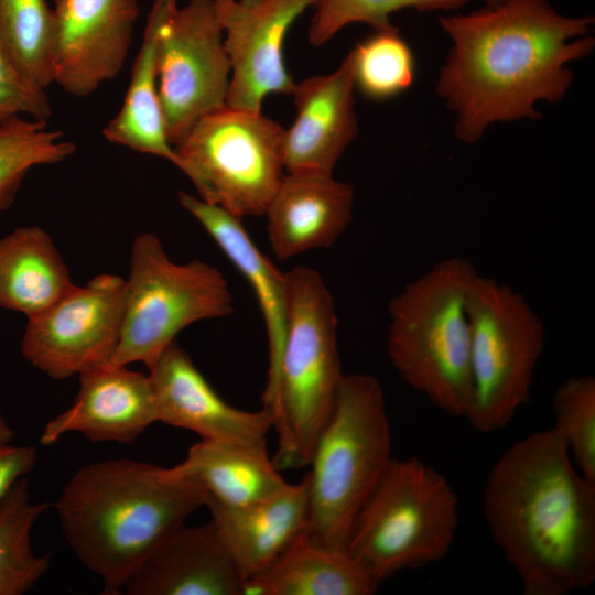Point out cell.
Here are the masks:
<instances>
[{"instance_id":"4316f807","label":"cell","mask_w":595,"mask_h":595,"mask_svg":"<svg viewBox=\"0 0 595 595\" xmlns=\"http://www.w3.org/2000/svg\"><path fill=\"white\" fill-rule=\"evenodd\" d=\"M53 8L46 0H0V43L32 85L53 83Z\"/></svg>"},{"instance_id":"d590c367","label":"cell","mask_w":595,"mask_h":595,"mask_svg":"<svg viewBox=\"0 0 595 595\" xmlns=\"http://www.w3.org/2000/svg\"><path fill=\"white\" fill-rule=\"evenodd\" d=\"M240 1H241L242 3H245V4H251V3H255V2H257V1H259V0H240Z\"/></svg>"},{"instance_id":"5bb4252c","label":"cell","mask_w":595,"mask_h":595,"mask_svg":"<svg viewBox=\"0 0 595 595\" xmlns=\"http://www.w3.org/2000/svg\"><path fill=\"white\" fill-rule=\"evenodd\" d=\"M138 15L136 0H54L53 83L86 97L116 78Z\"/></svg>"},{"instance_id":"e0dca14e","label":"cell","mask_w":595,"mask_h":595,"mask_svg":"<svg viewBox=\"0 0 595 595\" xmlns=\"http://www.w3.org/2000/svg\"><path fill=\"white\" fill-rule=\"evenodd\" d=\"M353 50L328 75L311 76L292 91L296 110L285 130V172L333 173L358 133Z\"/></svg>"},{"instance_id":"3957f363","label":"cell","mask_w":595,"mask_h":595,"mask_svg":"<svg viewBox=\"0 0 595 595\" xmlns=\"http://www.w3.org/2000/svg\"><path fill=\"white\" fill-rule=\"evenodd\" d=\"M193 480L131 458L87 464L56 504L61 530L79 562L118 595L151 550L205 506Z\"/></svg>"},{"instance_id":"836d02e7","label":"cell","mask_w":595,"mask_h":595,"mask_svg":"<svg viewBox=\"0 0 595 595\" xmlns=\"http://www.w3.org/2000/svg\"><path fill=\"white\" fill-rule=\"evenodd\" d=\"M13 434L12 428L0 412V444L10 443Z\"/></svg>"},{"instance_id":"d6a6232c","label":"cell","mask_w":595,"mask_h":595,"mask_svg":"<svg viewBox=\"0 0 595 595\" xmlns=\"http://www.w3.org/2000/svg\"><path fill=\"white\" fill-rule=\"evenodd\" d=\"M37 463L34 446L0 444V500L9 488L20 478L30 474Z\"/></svg>"},{"instance_id":"7402d4cb","label":"cell","mask_w":595,"mask_h":595,"mask_svg":"<svg viewBox=\"0 0 595 595\" xmlns=\"http://www.w3.org/2000/svg\"><path fill=\"white\" fill-rule=\"evenodd\" d=\"M175 6L176 0H154L123 104L102 134L109 142L166 159L178 167V156L167 139L158 85L161 31Z\"/></svg>"},{"instance_id":"277c9868","label":"cell","mask_w":595,"mask_h":595,"mask_svg":"<svg viewBox=\"0 0 595 595\" xmlns=\"http://www.w3.org/2000/svg\"><path fill=\"white\" fill-rule=\"evenodd\" d=\"M478 274L448 257L409 282L389 303L387 351L402 379L452 416L473 403L467 299Z\"/></svg>"},{"instance_id":"8992f818","label":"cell","mask_w":595,"mask_h":595,"mask_svg":"<svg viewBox=\"0 0 595 595\" xmlns=\"http://www.w3.org/2000/svg\"><path fill=\"white\" fill-rule=\"evenodd\" d=\"M382 387L366 374L344 375L335 405L313 448L306 475L305 533L346 550L353 523L391 462Z\"/></svg>"},{"instance_id":"9c48e42d","label":"cell","mask_w":595,"mask_h":595,"mask_svg":"<svg viewBox=\"0 0 595 595\" xmlns=\"http://www.w3.org/2000/svg\"><path fill=\"white\" fill-rule=\"evenodd\" d=\"M467 309L473 403L466 419L488 433L505 428L530 400L547 332L521 293L479 273Z\"/></svg>"},{"instance_id":"d4e9b609","label":"cell","mask_w":595,"mask_h":595,"mask_svg":"<svg viewBox=\"0 0 595 595\" xmlns=\"http://www.w3.org/2000/svg\"><path fill=\"white\" fill-rule=\"evenodd\" d=\"M75 284L52 237L40 226L0 238V307L32 317Z\"/></svg>"},{"instance_id":"83f0119b","label":"cell","mask_w":595,"mask_h":595,"mask_svg":"<svg viewBox=\"0 0 595 595\" xmlns=\"http://www.w3.org/2000/svg\"><path fill=\"white\" fill-rule=\"evenodd\" d=\"M75 150L47 120L21 116L0 125V214L11 206L31 169L64 162Z\"/></svg>"},{"instance_id":"7c38bea8","label":"cell","mask_w":595,"mask_h":595,"mask_svg":"<svg viewBox=\"0 0 595 595\" xmlns=\"http://www.w3.org/2000/svg\"><path fill=\"white\" fill-rule=\"evenodd\" d=\"M126 280L102 273L29 317L20 350L54 380L107 364L120 337Z\"/></svg>"},{"instance_id":"7a4b0ae2","label":"cell","mask_w":595,"mask_h":595,"mask_svg":"<svg viewBox=\"0 0 595 595\" xmlns=\"http://www.w3.org/2000/svg\"><path fill=\"white\" fill-rule=\"evenodd\" d=\"M485 521L526 595H566L595 580V483L549 429L508 447L483 493Z\"/></svg>"},{"instance_id":"4fadbf2b","label":"cell","mask_w":595,"mask_h":595,"mask_svg":"<svg viewBox=\"0 0 595 595\" xmlns=\"http://www.w3.org/2000/svg\"><path fill=\"white\" fill-rule=\"evenodd\" d=\"M320 0H215L231 74L227 106L261 111L270 94L292 95L296 83L286 69L285 35L294 21Z\"/></svg>"},{"instance_id":"484cf974","label":"cell","mask_w":595,"mask_h":595,"mask_svg":"<svg viewBox=\"0 0 595 595\" xmlns=\"http://www.w3.org/2000/svg\"><path fill=\"white\" fill-rule=\"evenodd\" d=\"M50 502L31 499L26 476L18 479L0 500V595L31 591L51 565V553L36 554L32 530Z\"/></svg>"},{"instance_id":"52a82bcc","label":"cell","mask_w":595,"mask_h":595,"mask_svg":"<svg viewBox=\"0 0 595 595\" xmlns=\"http://www.w3.org/2000/svg\"><path fill=\"white\" fill-rule=\"evenodd\" d=\"M457 526L458 500L447 479L416 457L392 458L359 510L346 551L379 585L444 559Z\"/></svg>"},{"instance_id":"603a6c76","label":"cell","mask_w":595,"mask_h":595,"mask_svg":"<svg viewBox=\"0 0 595 595\" xmlns=\"http://www.w3.org/2000/svg\"><path fill=\"white\" fill-rule=\"evenodd\" d=\"M378 586L346 550L323 545L304 531L244 582V595H371Z\"/></svg>"},{"instance_id":"5b68a950","label":"cell","mask_w":595,"mask_h":595,"mask_svg":"<svg viewBox=\"0 0 595 595\" xmlns=\"http://www.w3.org/2000/svg\"><path fill=\"white\" fill-rule=\"evenodd\" d=\"M286 321L273 405L281 469L309 466L343 380L337 314L322 275L307 267L285 272Z\"/></svg>"},{"instance_id":"ba28073f","label":"cell","mask_w":595,"mask_h":595,"mask_svg":"<svg viewBox=\"0 0 595 595\" xmlns=\"http://www.w3.org/2000/svg\"><path fill=\"white\" fill-rule=\"evenodd\" d=\"M234 299L219 269L203 261L176 263L154 234L132 242L118 345L107 367H149L185 327L229 316Z\"/></svg>"},{"instance_id":"d6986e66","label":"cell","mask_w":595,"mask_h":595,"mask_svg":"<svg viewBox=\"0 0 595 595\" xmlns=\"http://www.w3.org/2000/svg\"><path fill=\"white\" fill-rule=\"evenodd\" d=\"M354 190L333 173L286 172L264 215L280 259L332 246L353 218Z\"/></svg>"},{"instance_id":"44dd1931","label":"cell","mask_w":595,"mask_h":595,"mask_svg":"<svg viewBox=\"0 0 595 595\" xmlns=\"http://www.w3.org/2000/svg\"><path fill=\"white\" fill-rule=\"evenodd\" d=\"M178 201L246 278L256 295L268 337V380L262 401L263 408L270 411L274 402L285 335V273L280 272L260 251L240 217L184 191L178 192Z\"/></svg>"},{"instance_id":"6da1fadb","label":"cell","mask_w":595,"mask_h":595,"mask_svg":"<svg viewBox=\"0 0 595 595\" xmlns=\"http://www.w3.org/2000/svg\"><path fill=\"white\" fill-rule=\"evenodd\" d=\"M439 21L451 48L436 94L465 143L493 123L539 119L537 104L561 101L574 79L570 64L595 45L592 17L561 14L547 0H500Z\"/></svg>"},{"instance_id":"ffe728a7","label":"cell","mask_w":595,"mask_h":595,"mask_svg":"<svg viewBox=\"0 0 595 595\" xmlns=\"http://www.w3.org/2000/svg\"><path fill=\"white\" fill-rule=\"evenodd\" d=\"M223 542L244 582L270 565L306 529L309 483L286 484L279 491L242 506L206 500Z\"/></svg>"},{"instance_id":"9a60e30c","label":"cell","mask_w":595,"mask_h":595,"mask_svg":"<svg viewBox=\"0 0 595 595\" xmlns=\"http://www.w3.org/2000/svg\"><path fill=\"white\" fill-rule=\"evenodd\" d=\"M159 422L194 432L204 441L267 443L273 429L271 412L237 409L213 389L176 342L148 367Z\"/></svg>"},{"instance_id":"8fae6325","label":"cell","mask_w":595,"mask_h":595,"mask_svg":"<svg viewBox=\"0 0 595 595\" xmlns=\"http://www.w3.org/2000/svg\"><path fill=\"white\" fill-rule=\"evenodd\" d=\"M230 74L215 0L175 6L162 26L158 73L160 105L172 147L199 118L227 106Z\"/></svg>"},{"instance_id":"f1b7e54d","label":"cell","mask_w":595,"mask_h":595,"mask_svg":"<svg viewBox=\"0 0 595 595\" xmlns=\"http://www.w3.org/2000/svg\"><path fill=\"white\" fill-rule=\"evenodd\" d=\"M353 53L355 86L371 100L393 98L414 83V54L396 26L375 30Z\"/></svg>"},{"instance_id":"f546056e","label":"cell","mask_w":595,"mask_h":595,"mask_svg":"<svg viewBox=\"0 0 595 595\" xmlns=\"http://www.w3.org/2000/svg\"><path fill=\"white\" fill-rule=\"evenodd\" d=\"M554 431L589 482L595 483V378L573 376L563 381L552 398Z\"/></svg>"},{"instance_id":"1f68e13d","label":"cell","mask_w":595,"mask_h":595,"mask_svg":"<svg viewBox=\"0 0 595 595\" xmlns=\"http://www.w3.org/2000/svg\"><path fill=\"white\" fill-rule=\"evenodd\" d=\"M51 115L46 90L21 75L0 43V125L13 117L47 120Z\"/></svg>"},{"instance_id":"cb8c5ba5","label":"cell","mask_w":595,"mask_h":595,"mask_svg":"<svg viewBox=\"0 0 595 595\" xmlns=\"http://www.w3.org/2000/svg\"><path fill=\"white\" fill-rule=\"evenodd\" d=\"M266 444L202 440L170 472L196 483L205 491L206 500L225 506L250 504L288 484L269 457Z\"/></svg>"},{"instance_id":"4dcf8cb0","label":"cell","mask_w":595,"mask_h":595,"mask_svg":"<svg viewBox=\"0 0 595 595\" xmlns=\"http://www.w3.org/2000/svg\"><path fill=\"white\" fill-rule=\"evenodd\" d=\"M469 0H320L309 28V42L315 46L331 40L351 23H366L374 30L394 26L390 15L402 9L453 11Z\"/></svg>"},{"instance_id":"ac0fdd59","label":"cell","mask_w":595,"mask_h":595,"mask_svg":"<svg viewBox=\"0 0 595 595\" xmlns=\"http://www.w3.org/2000/svg\"><path fill=\"white\" fill-rule=\"evenodd\" d=\"M128 595H244V577L213 521L181 526L126 582Z\"/></svg>"},{"instance_id":"e575fe53","label":"cell","mask_w":595,"mask_h":595,"mask_svg":"<svg viewBox=\"0 0 595 595\" xmlns=\"http://www.w3.org/2000/svg\"><path fill=\"white\" fill-rule=\"evenodd\" d=\"M483 1L485 2V6H491L499 2L500 0H483Z\"/></svg>"},{"instance_id":"30bf717a","label":"cell","mask_w":595,"mask_h":595,"mask_svg":"<svg viewBox=\"0 0 595 595\" xmlns=\"http://www.w3.org/2000/svg\"><path fill=\"white\" fill-rule=\"evenodd\" d=\"M285 129L261 111L225 106L173 148L199 198L240 218L264 214L284 175Z\"/></svg>"},{"instance_id":"2e32d148","label":"cell","mask_w":595,"mask_h":595,"mask_svg":"<svg viewBox=\"0 0 595 595\" xmlns=\"http://www.w3.org/2000/svg\"><path fill=\"white\" fill-rule=\"evenodd\" d=\"M78 378L79 388L71 407L45 424L40 436L43 445L72 432L90 442L129 444L159 422L149 375L127 366H100Z\"/></svg>"}]
</instances>
